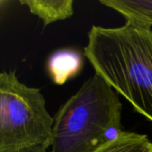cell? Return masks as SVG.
I'll list each match as a JSON object with an SVG mask.
<instances>
[{
    "mask_svg": "<svg viewBox=\"0 0 152 152\" xmlns=\"http://www.w3.org/2000/svg\"><path fill=\"white\" fill-rule=\"evenodd\" d=\"M29 12L37 16L44 27L53 22L66 20L74 13L73 0H20Z\"/></svg>",
    "mask_w": 152,
    "mask_h": 152,
    "instance_id": "5b68a950",
    "label": "cell"
},
{
    "mask_svg": "<svg viewBox=\"0 0 152 152\" xmlns=\"http://www.w3.org/2000/svg\"><path fill=\"white\" fill-rule=\"evenodd\" d=\"M118 94L94 73L53 116L50 152H95L123 134Z\"/></svg>",
    "mask_w": 152,
    "mask_h": 152,
    "instance_id": "7a4b0ae2",
    "label": "cell"
},
{
    "mask_svg": "<svg viewBox=\"0 0 152 152\" xmlns=\"http://www.w3.org/2000/svg\"><path fill=\"white\" fill-rule=\"evenodd\" d=\"M151 142L147 135L126 132L95 152H147Z\"/></svg>",
    "mask_w": 152,
    "mask_h": 152,
    "instance_id": "8992f818",
    "label": "cell"
},
{
    "mask_svg": "<svg viewBox=\"0 0 152 152\" xmlns=\"http://www.w3.org/2000/svg\"><path fill=\"white\" fill-rule=\"evenodd\" d=\"M147 152H152V142H151V146H150V148H149V150H148V151Z\"/></svg>",
    "mask_w": 152,
    "mask_h": 152,
    "instance_id": "9c48e42d",
    "label": "cell"
},
{
    "mask_svg": "<svg viewBox=\"0 0 152 152\" xmlns=\"http://www.w3.org/2000/svg\"><path fill=\"white\" fill-rule=\"evenodd\" d=\"M83 66L84 56L74 48L58 49L48 57L46 61L47 73L57 86H62L76 77Z\"/></svg>",
    "mask_w": 152,
    "mask_h": 152,
    "instance_id": "277c9868",
    "label": "cell"
},
{
    "mask_svg": "<svg viewBox=\"0 0 152 152\" xmlns=\"http://www.w3.org/2000/svg\"><path fill=\"white\" fill-rule=\"evenodd\" d=\"M122 12L126 20L152 27V0H127Z\"/></svg>",
    "mask_w": 152,
    "mask_h": 152,
    "instance_id": "52a82bcc",
    "label": "cell"
},
{
    "mask_svg": "<svg viewBox=\"0 0 152 152\" xmlns=\"http://www.w3.org/2000/svg\"><path fill=\"white\" fill-rule=\"evenodd\" d=\"M53 117L41 90L19 80L14 70L0 74V152L50 148Z\"/></svg>",
    "mask_w": 152,
    "mask_h": 152,
    "instance_id": "3957f363",
    "label": "cell"
},
{
    "mask_svg": "<svg viewBox=\"0 0 152 152\" xmlns=\"http://www.w3.org/2000/svg\"><path fill=\"white\" fill-rule=\"evenodd\" d=\"M49 148L46 147V146H35V147L20 150V151L18 152H46V151Z\"/></svg>",
    "mask_w": 152,
    "mask_h": 152,
    "instance_id": "ba28073f",
    "label": "cell"
},
{
    "mask_svg": "<svg viewBox=\"0 0 152 152\" xmlns=\"http://www.w3.org/2000/svg\"><path fill=\"white\" fill-rule=\"evenodd\" d=\"M84 55L134 110L152 122V28L132 21L120 27L93 26Z\"/></svg>",
    "mask_w": 152,
    "mask_h": 152,
    "instance_id": "6da1fadb",
    "label": "cell"
}]
</instances>
